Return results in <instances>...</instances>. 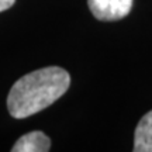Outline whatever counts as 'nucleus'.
<instances>
[{"label": "nucleus", "instance_id": "20e7f679", "mask_svg": "<svg viewBox=\"0 0 152 152\" xmlns=\"http://www.w3.org/2000/svg\"><path fill=\"white\" fill-rule=\"evenodd\" d=\"M134 151L152 152V110L148 111L137 125L134 134Z\"/></svg>", "mask_w": 152, "mask_h": 152}, {"label": "nucleus", "instance_id": "39448f33", "mask_svg": "<svg viewBox=\"0 0 152 152\" xmlns=\"http://www.w3.org/2000/svg\"><path fill=\"white\" fill-rule=\"evenodd\" d=\"M16 0H0V11H4L7 9H10L11 6L14 4Z\"/></svg>", "mask_w": 152, "mask_h": 152}, {"label": "nucleus", "instance_id": "7ed1b4c3", "mask_svg": "<svg viewBox=\"0 0 152 152\" xmlns=\"http://www.w3.org/2000/svg\"><path fill=\"white\" fill-rule=\"evenodd\" d=\"M49 149L51 140L41 131H33L23 135L11 148L13 152H47Z\"/></svg>", "mask_w": 152, "mask_h": 152}, {"label": "nucleus", "instance_id": "f03ea898", "mask_svg": "<svg viewBox=\"0 0 152 152\" xmlns=\"http://www.w3.org/2000/svg\"><path fill=\"white\" fill-rule=\"evenodd\" d=\"M89 9L97 20L117 21L128 16L132 0H87Z\"/></svg>", "mask_w": 152, "mask_h": 152}, {"label": "nucleus", "instance_id": "f257e3e1", "mask_svg": "<svg viewBox=\"0 0 152 152\" xmlns=\"http://www.w3.org/2000/svg\"><path fill=\"white\" fill-rule=\"evenodd\" d=\"M71 85L69 73L59 66H48L27 73L11 86L7 97V109L14 118L47 109L64 96Z\"/></svg>", "mask_w": 152, "mask_h": 152}]
</instances>
